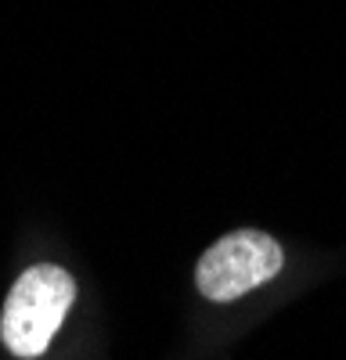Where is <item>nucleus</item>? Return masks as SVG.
<instances>
[{"instance_id":"f257e3e1","label":"nucleus","mask_w":346,"mask_h":360,"mask_svg":"<svg viewBox=\"0 0 346 360\" xmlns=\"http://www.w3.org/2000/svg\"><path fill=\"white\" fill-rule=\"evenodd\" d=\"M72 299H76V285L69 278V270L54 263L29 266L15 281L4 303V314H0V339H4V346L25 360L40 356L58 335Z\"/></svg>"},{"instance_id":"f03ea898","label":"nucleus","mask_w":346,"mask_h":360,"mask_svg":"<svg viewBox=\"0 0 346 360\" xmlns=\"http://www.w3.org/2000/svg\"><path fill=\"white\" fill-rule=\"evenodd\" d=\"M285 263L281 245L264 231H235L224 234L217 245L202 252L195 266L198 292L213 303H231L260 285H267Z\"/></svg>"}]
</instances>
